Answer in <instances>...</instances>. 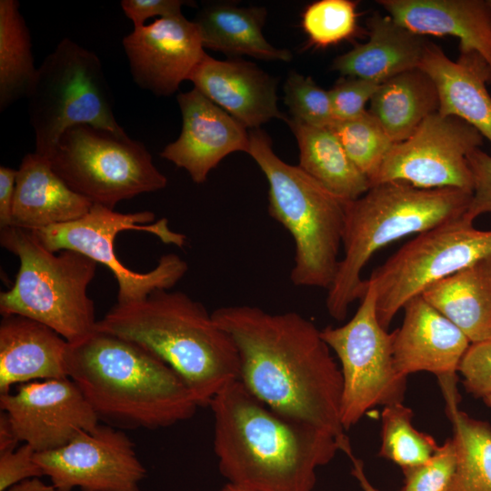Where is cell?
Listing matches in <instances>:
<instances>
[{
    "label": "cell",
    "instance_id": "obj_1",
    "mask_svg": "<svg viewBox=\"0 0 491 491\" xmlns=\"http://www.w3.org/2000/svg\"><path fill=\"white\" fill-rule=\"evenodd\" d=\"M233 339L239 380L276 412L336 436L348 456L352 447L341 423L343 378L315 324L290 311L272 314L248 305L212 312Z\"/></svg>",
    "mask_w": 491,
    "mask_h": 491
},
{
    "label": "cell",
    "instance_id": "obj_2",
    "mask_svg": "<svg viewBox=\"0 0 491 491\" xmlns=\"http://www.w3.org/2000/svg\"><path fill=\"white\" fill-rule=\"evenodd\" d=\"M208 406L214 452L228 483L252 491H313L316 469L338 451L330 433L286 416L255 396L238 379Z\"/></svg>",
    "mask_w": 491,
    "mask_h": 491
},
{
    "label": "cell",
    "instance_id": "obj_3",
    "mask_svg": "<svg viewBox=\"0 0 491 491\" xmlns=\"http://www.w3.org/2000/svg\"><path fill=\"white\" fill-rule=\"evenodd\" d=\"M68 377L100 422L119 429H159L191 418L199 407L167 364L141 346L95 329L70 344Z\"/></svg>",
    "mask_w": 491,
    "mask_h": 491
},
{
    "label": "cell",
    "instance_id": "obj_4",
    "mask_svg": "<svg viewBox=\"0 0 491 491\" xmlns=\"http://www.w3.org/2000/svg\"><path fill=\"white\" fill-rule=\"evenodd\" d=\"M95 329L132 341L167 364L186 384L199 407L239 379L231 336L204 305L181 291L155 290L145 299L115 304Z\"/></svg>",
    "mask_w": 491,
    "mask_h": 491
},
{
    "label": "cell",
    "instance_id": "obj_5",
    "mask_svg": "<svg viewBox=\"0 0 491 491\" xmlns=\"http://www.w3.org/2000/svg\"><path fill=\"white\" fill-rule=\"evenodd\" d=\"M472 192L457 188L423 189L405 182L374 185L346 202L340 259L327 290L326 306L336 320L346 317L363 295L361 273L372 256L388 244L465 216Z\"/></svg>",
    "mask_w": 491,
    "mask_h": 491
},
{
    "label": "cell",
    "instance_id": "obj_6",
    "mask_svg": "<svg viewBox=\"0 0 491 491\" xmlns=\"http://www.w3.org/2000/svg\"><path fill=\"white\" fill-rule=\"evenodd\" d=\"M247 154L265 175L268 213L295 244L290 280L296 286L328 290L337 273L346 200L331 193L301 167L286 163L261 129L249 132Z\"/></svg>",
    "mask_w": 491,
    "mask_h": 491
},
{
    "label": "cell",
    "instance_id": "obj_7",
    "mask_svg": "<svg viewBox=\"0 0 491 491\" xmlns=\"http://www.w3.org/2000/svg\"><path fill=\"white\" fill-rule=\"evenodd\" d=\"M0 245L19 258L13 286L0 294L2 316L38 321L70 344L95 329L98 320L87 294L97 268L95 260L74 250L51 252L32 230L14 225L0 229Z\"/></svg>",
    "mask_w": 491,
    "mask_h": 491
},
{
    "label": "cell",
    "instance_id": "obj_8",
    "mask_svg": "<svg viewBox=\"0 0 491 491\" xmlns=\"http://www.w3.org/2000/svg\"><path fill=\"white\" fill-rule=\"evenodd\" d=\"M25 97L35 152L48 157L63 134L80 125L128 135L117 123L99 57L65 38L37 68Z\"/></svg>",
    "mask_w": 491,
    "mask_h": 491
},
{
    "label": "cell",
    "instance_id": "obj_9",
    "mask_svg": "<svg viewBox=\"0 0 491 491\" xmlns=\"http://www.w3.org/2000/svg\"><path fill=\"white\" fill-rule=\"evenodd\" d=\"M47 158L70 189L110 209L167 185L143 143L91 125L66 130Z\"/></svg>",
    "mask_w": 491,
    "mask_h": 491
},
{
    "label": "cell",
    "instance_id": "obj_10",
    "mask_svg": "<svg viewBox=\"0 0 491 491\" xmlns=\"http://www.w3.org/2000/svg\"><path fill=\"white\" fill-rule=\"evenodd\" d=\"M155 218L151 211L124 214L93 204L79 219L32 231L51 252L74 250L109 268L118 285L116 304L128 305L145 299L155 290H170L188 269L187 263L172 253L163 255L155 267L146 273L132 271L115 256L114 240L126 230L155 235L165 244L185 245V235L172 231L165 218L153 223Z\"/></svg>",
    "mask_w": 491,
    "mask_h": 491
},
{
    "label": "cell",
    "instance_id": "obj_11",
    "mask_svg": "<svg viewBox=\"0 0 491 491\" xmlns=\"http://www.w3.org/2000/svg\"><path fill=\"white\" fill-rule=\"evenodd\" d=\"M491 256V230L462 217L418 234L376 267L365 282L376 292L380 325L434 283Z\"/></svg>",
    "mask_w": 491,
    "mask_h": 491
},
{
    "label": "cell",
    "instance_id": "obj_12",
    "mask_svg": "<svg viewBox=\"0 0 491 491\" xmlns=\"http://www.w3.org/2000/svg\"><path fill=\"white\" fill-rule=\"evenodd\" d=\"M359 306L343 326H328L321 336L340 362L343 378L340 418L348 430L376 406L402 403L406 378L393 358V333L379 323L375 289L364 280Z\"/></svg>",
    "mask_w": 491,
    "mask_h": 491
},
{
    "label": "cell",
    "instance_id": "obj_13",
    "mask_svg": "<svg viewBox=\"0 0 491 491\" xmlns=\"http://www.w3.org/2000/svg\"><path fill=\"white\" fill-rule=\"evenodd\" d=\"M484 137L471 125L438 111L426 117L405 141L393 145L370 186L392 181L418 188L473 191L468 155Z\"/></svg>",
    "mask_w": 491,
    "mask_h": 491
},
{
    "label": "cell",
    "instance_id": "obj_14",
    "mask_svg": "<svg viewBox=\"0 0 491 491\" xmlns=\"http://www.w3.org/2000/svg\"><path fill=\"white\" fill-rule=\"evenodd\" d=\"M35 460L58 491H140L147 474L129 436L106 424Z\"/></svg>",
    "mask_w": 491,
    "mask_h": 491
},
{
    "label": "cell",
    "instance_id": "obj_15",
    "mask_svg": "<svg viewBox=\"0 0 491 491\" xmlns=\"http://www.w3.org/2000/svg\"><path fill=\"white\" fill-rule=\"evenodd\" d=\"M5 412L20 442L36 453L57 449L100 421L77 386L69 378L31 381L0 396Z\"/></svg>",
    "mask_w": 491,
    "mask_h": 491
},
{
    "label": "cell",
    "instance_id": "obj_16",
    "mask_svg": "<svg viewBox=\"0 0 491 491\" xmlns=\"http://www.w3.org/2000/svg\"><path fill=\"white\" fill-rule=\"evenodd\" d=\"M135 83L155 95H170L188 80L206 54L194 21L182 14L134 28L123 39Z\"/></svg>",
    "mask_w": 491,
    "mask_h": 491
},
{
    "label": "cell",
    "instance_id": "obj_17",
    "mask_svg": "<svg viewBox=\"0 0 491 491\" xmlns=\"http://www.w3.org/2000/svg\"><path fill=\"white\" fill-rule=\"evenodd\" d=\"M177 102L182 130L175 141L165 146L160 156L186 170L195 183H204L210 171L229 154L247 153L246 127L196 88L179 93Z\"/></svg>",
    "mask_w": 491,
    "mask_h": 491
},
{
    "label": "cell",
    "instance_id": "obj_18",
    "mask_svg": "<svg viewBox=\"0 0 491 491\" xmlns=\"http://www.w3.org/2000/svg\"><path fill=\"white\" fill-rule=\"evenodd\" d=\"M404 319L393 331V358L396 373L430 372L438 377L456 378L459 365L471 342L422 295L403 307Z\"/></svg>",
    "mask_w": 491,
    "mask_h": 491
},
{
    "label": "cell",
    "instance_id": "obj_19",
    "mask_svg": "<svg viewBox=\"0 0 491 491\" xmlns=\"http://www.w3.org/2000/svg\"><path fill=\"white\" fill-rule=\"evenodd\" d=\"M188 80L246 128L286 119L277 106L276 79L253 63L237 57L218 60L205 54Z\"/></svg>",
    "mask_w": 491,
    "mask_h": 491
},
{
    "label": "cell",
    "instance_id": "obj_20",
    "mask_svg": "<svg viewBox=\"0 0 491 491\" xmlns=\"http://www.w3.org/2000/svg\"><path fill=\"white\" fill-rule=\"evenodd\" d=\"M434 82L438 112L458 117L475 127L491 144V69L476 52H460L451 60L434 43L427 42L419 67Z\"/></svg>",
    "mask_w": 491,
    "mask_h": 491
},
{
    "label": "cell",
    "instance_id": "obj_21",
    "mask_svg": "<svg viewBox=\"0 0 491 491\" xmlns=\"http://www.w3.org/2000/svg\"><path fill=\"white\" fill-rule=\"evenodd\" d=\"M69 343L51 327L20 315L0 322V396L13 386L68 377Z\"/></svg>",
    "mask_w": 491,
    "mask_h": 491
},
{
    "label": "cell",
    "instance_id": "obj_22",
    "mask_svg": "<svg viewBox=\"0 0 491 491\" xmlns=\"http://www.w3.org/2000/svg\"><path fill=\"white\" fill-rule=\"evenodd\" d=\"M396 23L419 35H451L460 52H476L491 69V9L487 0H379Z\"/></svg>",
    "mask_w": 491,
    "mask_h": 491
},
{
    "label": "cell",
    "instance_id": "obj_23",
    "mask_svg": "<svg viewBox=\"0 0 491 491\" xmlns=\"http://www.w3.org/2000/svg\"><path fill=\"white\" fill-rule=\"evenodd\" d=\"M92 205L54 172L47 157L35 152L23 157L15 178L12 225L37 230L65 224L85 215Z\"/></svg>",
    "mask_w": 491,
    "mask_h": 491
},
{
    "label": "cell",
    "instance_id": "obj_24",
    "mask_svg": "<svg viewBox=\"0 0 491 491\" xmlns=\"http://www.w3.org/2000/svg\"><path fill=\"white\" fill-rule=\"evenodd\" d=\"M367 41L336 57L333 70L342 76L381 84L419 67L427 44L422 35L377 13L367 20Z\"/></svg>",
    "mask_w": 491,
    "mask_h": 491
},
{
    "label": "cell",
    "instance_id": "obj_25",
    "mask_svg": "<svg viewBox=\"0 0 491 491\" xmlns=\"http://www.w3.org/2000/svg\"><path fill=\"white\" fill-rule=\"evenodd\" d=\"M422 296L471 344L491 340V256L434 283Z\"/></svg>",
    "mask_w": 491,
    "mask_h": 491
},
{
    "label": "cell",
    "instance_id": "obj_26",
    "mask_svg": "<svg viewBox=\"0 0 491 491\" xmlns=\"http://www.w3.org/2000/svg\"><path fill=\"white\" fill-rule=\"evenodd\" d=\"M266 10L240 7L233 4H210L193 20L204 48L223 52L234 58L248 55L261 60L289 62L292 54L276 48L265 38L263 26Z\"/></svg>",
    "mask_w": 491,
    "mask_h": 491
},
{
    "label": "cell",
    "instance_id": "obj_27",
    "mask_svg": "<svg viewBox=\"0 0 491 491\" xmlns=\"http://www.w3.org/2000/svg\"><path fill=\"white\" fill-rule=\"evenodd\" d=\"M285 120L298 145V166L310 176L346 201L358 198L370 188L368 178L352 162L329 127Z\"/></svg>",
    "mask_w": 491,
    "mask_h": 491
},
{
    "label": "cell",
    "instance_id": "obj_28",
    "mask_svg": "<svg viewBox=\"0 0 491 491\" xmlns=\"http://www.w3.org/2000/svg\"><path fill=\"white\" fill-rule=\"evenodd\" d=\"M438 108L434 82L423 70L415 68L381 83L368 111L396 144L411 136Z\"/></svg>",
    "mask_w": 491,
    "mask_h": 491
},
{
    "label": "cell",
    "instance_id": "obj_29",
    "mask_svg": "<svg viewBox=\"0 0 491 491\" xmlns=\"http://www.w3.org/2000/svg\"><path fill=\"white\" fill-rule=\"evenodd\" d=\"M453 426L456 463L448 491H491V426L458 408L456 381L440 383Z\"/></svg>",
    "mask_w": 491,
    "mask_h": 491
},
{
    "label": "cell",
    "instance_id": "obj_30",
    "mask_svg": "<svg viewBox=\"0 0 491 491\" xmlns=\"http://www.w3.org/2000/svg\"><path fill=\"white\" fill-rule=\"evenodd\" d=\"M29 29L15 0L0 1V110L25 96L35 78Z\"/></svg>",
    "mask_w": 491,
    "mask_h": 491
},
{
    "label": "cell",
    "instance_id": "obj_31",
    "mask_svg": "<svg viewBox=\"0 0 491 491\" xmlns=\"http://www.w3.org/2000/svg\"><path fill=\"white\" fill-rule=\"evenodd\" d=\"M381 416L382 444L378 456L396 464L402 470L426 463L438 449L433 436L414 427V413L402 403L386 406Z\"/></svg>",
    "mask_w": 491,
    "mask_h": 491
},
{
    "label": "cell",
    "instance_id": "obj_32",
    "mask_svg": "<svg viewBox=\"0 0 491 491\" xmlns=\"http://www.w3.org/2000/svg\"><path fill=\"white\" fill-rule=\"evenodd\" d=\"M329 128L369 182L395 145L368 110L352 120L335 121Z\"/></svg>",
    "mask_w": 491,
    "mask_h": 491
},
{
    "label": "cell",
    "instance_id": "obj_33",
    "mask_svg": "<svg viewBox=\"0 0 491 491\" xmlns=\"http://www.w3.org/2000/svg\"><path fill=\"white\" fill-rule=\"evenodd\" d=\"M357 3L351 0H319L308 5L301 25L310 45L326 48L358 34Z\"/></svg>",
    "mask_w": 491,
    "mask_h": 491
},
{
    "label": "cell",
    "instance_id": "obj_34",
    "mask_svg": "<svg viewBox=\"0 0 491 491\" xmlns=\"http://www.w3.org/2000/svg\"><path fill=\"white\" fill-rule=\"evenodd\" d=\"M285 103L292 119L313 125L329 127L334 122L329 91L319 86L311 76L292 72L284 86Z\"/></svg>",
    "mask_w": 491,
    "mask_h": 491
},
{
    "label": "cell",
    "instance_id": "obj_35",
    "mask_svg": "<svg viewBox=\"0 0 491 491\" xmlns=\"http://www.w3.org/2000/svg\"><path fill=\"white\" fill-rule=\"evenodd\" d=\"M456 463L455 443L447 439L426 463L402 470L404 485L399 491H448Z\"/></svg>",
    "mask_w": 491,
    "mask_h": 491
},
{
    "label": "cell",
    "instance_id": "obj_36",
    "mask_svg": "<svg viewBox=\"0 0 491 491\" xmlns=\"http://www.w3.org/2000/svg\"><path fill=\"white\" fill-rule=\"evenodd\" d=\"M380 84L351 76H341L328 90L335 121L363 115Z\"/></svg>",
    "mask_w": 491,
    "mask_h": 491
},
{
    "label": "cell",
    "instance_id": "obj_37",
    "mask_svg": "<svg viewBox=\"0 0 491 491\" xmlns=\"http://www.w3.org/2000/svg\"><path fill=\"white\" fill-rule=\"evenodd\" d=\"M458 372L463 376L466 392L476 397L491 394V340L471 344L465 354Z\"/></svg>",
    "mask_w": 491,
    "mask_h": 491
},
{
    "label": "cell",
    "instance_id": "obj_38",
    "mask_svg": "<svg viewBox=\"0 0 491 491\" xmlns=\"http://www.w3.org/2000/svg\"><path fill=\"white\" fill-rule=\"evenodd\" d=\"M473 177L472 199L465 219L473 222L478 216L491 213V155L477 148L468 155Z\"/></svg>",
    "mask_w": 491,
    "mask_h": 491
},
{
    "label": "cell",
    "instance_id": "obj_39",
    "mask_svg": "<svg viewBox=\"0 0 491 491\" xmlns=\"http://www.w3.org/2000/svg\"><path fill=\"white\" fill-rule=\"evenodd\" d=\"M35 451L24 443L15 450L0 454V491L29 478L44 476L35 460Z\"/></svg>",
    "mask_w": 491,
    "mask_h": 491
},
{
    "label": "cell",
    "instance_id": "obj_40",
    "mask_svg": "<svg viewBox=\"0 0 491 491\" xmlns=\"http://www.w3.org/2000/svg\"><path fill=\"white\" fill-rule=\"evenodd\" d=\"M187 5L181 0H122L121 8L125 16L129 18L134 28L145 25V22L151 17H167L182 14L181 8Z\"/></svg>",
    "mask_w": 491,
    "mask_h": 491
},
{
    "label": "cell",
    "instance_id": "obj_41",
    "mask_svg": "<svg viewBox=\"0 0 491 491\" xmlns=\"http://www.w3.org/2000/svg\"><path fill=\"white\" fill-rule=\"evenodd\" d=\"M17 170L0 166V229L12 225Z\"/></svg>",
    "mask_w": 491,
    "mask_h": 491
},
{
    "label": "cell",
    "instance_id": "obj_42",
    "mask_svg": "<svg viewBox=\"0 0 491 491\" xmlns=\"http://www.w3.org/2000/svg\"><path fill=\"white\" fill-rule=\"evenodd\" d=\"M20 441L15 436L6 414L1 411L0 414V454L15 450L18 447Z\"/></svg>",
    "mask_w": 491,
    "mask_h": 491
},
{
    "label": "cell",
    "instance_id": "obj_43",
    "mask_svg": "<svg viewBox=\"0 0 491 491\" xmlns=\"http://www.w3.org/2000/svg\"><path fill=\"white\" fill-rule=\"evenodd\" d=\"M5 491H58L53 485L47 486L39 477L23 480Z\"/></svg>",
    "mask_w": 491,
    "mask_h": 491
},
{
    "label": "cell",
    "instance_id": "obj_44",
    "mask_svg": "<svg viewBox=\"0 0 491 491\" xmlns=\"http://www.w3.org/2000/svg\"><path fill=\"white\" fill-rule=\"evenodd\" d=\"M351 462H352V470L351 474L356 478V480L359 482V485L361 488L364 491H379L376 489L367 479L365 471H364V464L363 462L356 458L354 454L349 456Z\"/></svg>",
    "mask_w": 491,
    "mask_h": 491
},
{
    "label": "cell",
    "instance_id": "obj_45",
    "mask_svg": "<svg viewBox=\"0 0 491 491\" xmlns=\"http://www.w3.org/2000/svg\"><path fill=\"white\" fill-rule=\"evenodd\" d=\"M220 491H252V490H249V489H246L245 487H242V486H236V485H234V484H231V483H226L221 489Z\"/></svg>",
    "mask_w": 491,
    "mask_h": 491
},
{
    "label": "cell",
    "instance_id": "obj_46",
    "mask_svg": "<svg viewBox=\"0 0 491 491\" xmlns=\"http://www.w3.org/2000/svg\"><path fill=\"white\" fill-rule=\"evenodd\" d=\"M485 403L491 407V394L483 398Z\"/></svg>",
    "mask_w": 491,
    "mask_h": 491
},
{
    "label": "cell",
    "instance_id": "obj_47",
    "mask_svg": "<svg viewBox=\"0 0 491 491\" xmlns=\"http://www.w3.org/2000/svg\"><path fill=\"white\" fill-rule=\"evenodd\" d=\"M487 2H488V5L490 6V9H491V0H487Z\"/></svg>",
    "mask_w": 491,
    "mask_h": 491
}]
</instances>
